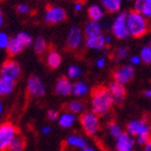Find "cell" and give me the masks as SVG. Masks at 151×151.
Returning a JSON list of instances; mask_svg holds the SVG:
<instances>
[{
    "label": "cell",
    "instance_id": "cell-1",
    "mask_svg": "<svg viewBox=\"0 0 151 151\" xmlns=\"http://www.w3.org/2000/svg\"><path fill=\"white\" fill-rule=\"evenodd\" d=\"M113 98L111 96L108 88L95 87L91 92V108L98 116L107 114L113 106Z\"/></svg>",
    "mask_w": 151,
    "mask_h": 151
},
{
    "label": "cell",
    "instance_id": "cell-2",
    "mask_svg": "<svg viewBox=\"0 0 151 151\" xmlns=\"http://www.w3.org/2000/svg\"><path fill=\"white\" fill-rule=\"evenodd\" d=\"M127 25L130 35L134 38H139L148 32V22L146 17L139 11H130L127 16Z\"/></svg>",
    "mask_w": 151,
    "mask_h": 151
},
{
    "label": "cell",
    "instance_id": "cell-3",
    "mask_svg": "<svg viewBox=\"0 0 151 151\" xmlns=\"http://www.w3.org/2000/svg\"><path fill=\"white\" fill-rule=\"evenodd\" d=\"M19 133L17 127L10 122H5L0 126V150L6 151L12 142L16 139Z\"/></svg>",
    "mask_w": 151,
    "mask_h": 151
},
{
    "label": "cell",
    "instance_id": "cell-4",
    "mask_svg": "<svg viewBox=\"0 0 151 151\" xmlns=\"http://www.w3.org/2000/svg\"><path fill=\"white\" fill-rule=\"evenodd\" d=\"M79 123L87 135H95L99 129L98 115L93 111H85L79 116Z\"/></svg>",
    "mask_w": 151,
    "mask_h": 151
},
{
    "label": "cell",
    "instance_id": "cell-5",
    "mask_svg": "<svg viewBox=\"0 0 151 151\" xmlns=\"http://www.w3.org/2000/svg\"><path fill=\"white\" fill-rule=\"evenodd\" d=\"M127 16H128L127 13H119L112 24V33L119 39H126L128 36H130L127 25Z\"/></svg>",
    "mask_w": 151,
    "mask_h": 151
},
{
    "label": "cell",
    "instance_id": "cell-6",
    "mask_svg": "<svg viewBox=\"0 0 151 151\" xmlns=\"http://www.w3.org/2000/svg\"><path fill=\"white\" fill-rule=\"evenodd\" d=\"M67 19V12L61 6L57 5H48L45 9V20L49 24L60 23Z\"/></svg>",
    "mask_w": 151,
    "mask_h": 151
},
{
    "label": "cell",
    "instance_id": "cell-7",
    "mask_svg": "<svg viewBox=\"0 0 151 151\" xmlns=\"http://www.w3.org/2000/svg\"><path fill=\"white\" fill-rule=\"evenodd\" d=\"M21 74V68L19 63H16L15 60L8 59L1 65V70H0V75L1 78L5 79H11V81H16L19 78Z\"/></svg>",
    "mask_w": 151,
    "mask_h": 151
},
{
    "label": "cell",
    "instance_id": "cell-8",
    "mask_svg": "<svg viewBox=\"0 0 151 151\" xmlns=\"http://www.w3.org/2000/svg\"><path fill=\"white\" fill-rule=\"evenodd\" d=\"M127 131L133 136H142V135H150L151 127L146 119H135L131 121L127 125Z\"/></svg>",
    "mask_w": 151,
    "mask_h": 151
},
{
    "label": "cell",
    "instance_id": "cell-9",
    "mask_svg": "<svg viewBox=\"0 0 151 151\" xmlns=\"http://www.w3.org/2000/svg\"><path fill=\"white\" fill-rule=\"evenodd\" d=\"M134 74L135 70L132 65H123L113 71V79L116 83L126 85L133 79Z\"/></svg>",
    "mask_w": 151,
    "mask_h": 151
},
{
    "label": "cell",
    "instance_id": "cell-10",
    "mask_svg": "<svg viewBox=\"0 0 151 151\" xmlns=\"http://www.w3.org/2000/svg\"><path fill=\"white\" fill-rule=\"evenodd\" d=\"M27 90L28 93L30 94L32 97H42L45 94V88L43 83L39 77L35 75H32L29 77L28 83H27Z\"/></svg>",
    "mask_w": 151,
    "mask_h": 151
},
{
    "label": "cell",
    "instance_id": "cell-11",
    "mask_svg": "<svg viewBox=\"0 0 151 151\" xmlns=\"http://www.w3.org/2000/svg\"><path fill=\"white\" fill-rule=\"evenodd\" d=\"M83 40V33L78 27H72L69 31L68 37H67V48L69 50H77L81 45Z\"/></svg>",
    "mask_w": 151,
    "mask_h": 151
},
{
    "label": "cell",
    "instance_id": "cell-12",
    "mask_svg": "<svg viewBox=\"0 0 151 151\" xmlns=\"http://www.w3.org/2000/svg\"><path fill=\"white\" fill-rule=\"evenodd\" d=\"M108 90L110 92L111 96L113 98V101L115 105H122L126 97V88L124 85L116 81H112L108 86Z\"/></svg>",
    "mask_w": 151,
    "mask_h": 151
},
{
    "label": "cell",
    "instance_id": "cell-13",
    "mask_svg": "<svg viewBox=\"0 0 151 151\" xmlns=\"http://www.w3.org/2000/svg\"><path fill=\"white\" fill-rule=\"evenodd\" d=\"M72 89H73V83H71L70 79L65 76H63L59 79H57L54 87L55 94L59 96H68L72 94Z\"/></svg>",
    "mask_w": 151,
    "mask_h": 151
},
{
    "label": "cell",
    "instance_id": "cell-14",
    "mask_svg": "<svg viewBox=\"0 0 151 151\" xmlns=\"http://www.w3.org/2000/svg\"><path fill=\"white\" fill-rule=\"evenodd\" d=\"M134 139L128 132H123L116 139V150L117 151H132L134 148Z\"/></svg>",
    "mask_w": 151,
    "mask_h": 151
},
{
    "label": "cell",
    "instance_id": "cell-15",
    "mask_svg": "<svg viewBox=\"0 0 151 151\" xmlns=\"http://www.w3.org/2000/svg\"><path fill=\"white\" fill-rule=\"evenodd\" d=\"M107 39L101 34L92 37H87L86 39V47L91 50H101L106 47Z\"/></svg>",
    "mask_w": 151,
    "mask_h": 151
},
{
    "label": "cell",
    "instance_id": "cell-16",
    "mask_svg": "<svg viewBox=\"0 0 151 151\" xmlns=\"http://www.w3.org/2000/svg\"><path fill=\"white\" fill-rule=\"evenodd\" d=\"M65 146L70 147L73 149H83L87 147V142L85 139H83L81 136L77 135V134H71L65 139Z\"/></svg>",
    "mask_w": 151,
    "mask_h": 151
},
{
    "label": "cell",
    "instance_id": "cell-17",
    "mask_svg": "<svg viewBox=\"0 0 151 151\" xmlns=\"http://www.w3.org/2000/svg\"><path fill=\"white\" fill-rule=\"evenodd\" d=\"M24 48L25 47L18 40L17 37H13L11 38L10 43H9L8 48H6V52H8V54L11 57H13V56H16L17 54L20 53Z\"/></svg>",
    "mask_w": 151,
    "mask_h": 151
},
{
    "label": "cell",
    "instance_id": "cell-18",
    "mask_svg": "<svg viewBox=\"0 0 151 151\" xmlns=\"http://www.w3.org/2000/svg\"><path fill=\"white\" fill-rule=\"evenodd\" d=\"M60 63H61L60 54L55 50H51L48 53V55H47V65L51 69H56L60 65Z\"/></svg>",
    "mask_w": 151,
    "mask_h": 151
},
{
    "label": "cell",
    "instance_id": "cell-19",
    "mask_svg": "<svg viewBox=\"0 0 151 151\" xmlns=\"http://www.w3.org/2000/svg\"><path fill=\"white\" fill-rule=\"evenodd\" d=\"M15 89V81L5 78H0V94L1 96L10 95Z\"/></svg>",
    "mask_w": 151,
    "mask_h": 151
},
{
    "label": "cell",
    "instance_id": "cell-20",
    "mask_svg": "<svg viewBox=\"0 0 151 151\" xmlns=\"http://www.w3.org/2000/svg\"><path fill=\"white\" fill-rule=\"evenodd\" d=\"M101 5L106 12L113 14L121 10L122 0H101Z\"/></svg>",
    "mask_w": 151,
    "mask_h": 151
},
{
    "label": "cell",
    "instance_id": "cell-21",
    "mask_svg": "<svg viewBox=\"0 0 151 151\" xmlns=\"http://www.w3.org/2000/svg\"><path fill=\"white\" fill-rule=\"evenodd\" d=\"M101 24L98 23V21L90 20L87 23L86 28H85V33H86L87 37H92V36H96L101 34Z\"/></svg>",
    "mask_w": 151,
    "mask_h": 151
},
{
    "label": "cell",
    "instance_id": "cell-22",
    "mask_svg": "<svg viewBox=\"0 0 151 151\" xmlns=\"http://www.w3.org/2000/svg\"><path fill=\"white\" fill-rule=\"evenodd\" d=\"M75 121H76L75 115H74V113H71V112H65L58 119L59 125L63 128H70V127H72V125L75 123Z\"/></svg>",
    "mask_w": 151,
    "mask_h": 151
},
{
    "label": "cell",
    "instance_id": "cell-23",
    "mask_svg": "<svg viewBox=\"0 0 151 151\" xmlns=\"http://www.w3.org/2000/svg\"><path fill=\"white\" fill-rule=\"evenodd\" d=\"M88 16L90 18V20H94V21L101 20L104 16L103 8H101L97 4H92L88 9Z\"/></svg>",
    "mask_w": 151,
    "mask_h": 151
},
{
    "label": "cell",
    "instance_id": "cell-24",
    "mask_svg": "<svg viewBox=\"0 0 151 151\" xmlns=\"http://www.w3.org/2000/svg\"><path fill=\"white\" fill-rule=\"evenodd\" d=\"M89 92V87L86 83L83 81H76L73 83V89H72V94L74 96H83Z\"/></svg>",
    "mask_w": 151,
    "mask_h": 151
},
{
    "label": "cell",
    "instance_id": "cell-25",
    "mask_svg": "<svg viewBox=\"0 0 151 151\" xmlns=\"http://www.w3.org/2000/svg\"><path fill=\"white\" fill-rule=\"evenodd\" d=\"M65 108L71 113H83L85 110V104L81 101H71L65 105Z\"/></svg>",
    "mask_w": 151,
    "mask_h": 151
},
{
    "label": "cell",
    "instance_id": "cell-26",
    "mask_svg": "<svg viewBox=\"0 0 151 151\" xmlns=\"http://www.w3.org/2000/svg\"><path fill=\"white\" fill-rule=\"evenodd\" d=\"M25 139L22 136L18 135L14 141L12 142L9 148L6 149V151H23L25 148Z\"/></svg>",
    "mask_w": 151,
    "mask_h": 151
},
{
    "label": "cell",
    "instance_id": "cell-27",
    "mask_svg": "<svg viewBox=\"0 0 151 151\" xmlns=\"http://www.w3.org/2000/svg\"><path fill=\"white\" fill-rule=\"evenodd\" d=\"M33 48H34V51L37 55H42L47 51V48H48V45H47V41L43 37H37L34 41V45H33Z\"/></svg>",
    "mask_w": 151,
    "mask_h": 151
},
{
    "label": "cell",
    "instance_id": "cell-28",
    "mask_svg": "<svg viewBox=\"0 0 151 151\" xmlns=\"http://www.w3.org/2000/svg\"><path fill=\"white\" fill-rule=\"evenodd\" d=\"M141 58L144 63L151 65V47H145L142 49Z\"/></svg>",
    "mask_w": 151,
    "mask_h": 151
},
{
    "label": "cell",
    "instance_id": "cell-29",
    "mask_svg": "<svg viewBox=\"0 0 151 151\" xmlns=\"http://www.w3.org/2000/svg\"><path fill=\"white\" fill-rule=\"evenodd\" d=\"M108 130L111 135L114 136L115 139H117V137L123 133V131L121 130V127L116 123H114V122H111V123L108 124Z\"/></svg>",
    "mask_w": 151,
    "mask_h": 151
},
{
    "label": "cell",
    "instance_id": "cell-30",
    "mask_svg": "<svg viewBox=\"0 0 151 151\" xmlns=\"http://www.w3.org/2000/svg\"><path fill=\"white\" fill-rule=\"evenodd\" d=\"M16 37L18 38V40L20 41L24 47H28V45H30L31 43H32V37L29 35L28 33L20 32L16 35Z\"/></svg>",
    "mask_w": 151,
    "mask_h": 151
},
{
    "label": "cell",
    "instance_id": "cell-31",
    "mask_svg": "<svg viewBox=\"0 0 151 151\" xmlns=\"http://www.w3.org/2000/svg\"><path fill=\"white\" fill-rule=\"evenodd\" d=\"M81 70L79 69V67L77 65H70L68 69V77L71 79H74V78H77L81 75Z\"/></svg>",
    "mask_w": 151,
    "mask_h": 151
},
{
    "label": "cell",
    "instance_id": "cell-32",
    "mask_svg": "<svg viewBox=\"0 0 151 151\" xmlns=\"http://www.w3.org/2000/svg\"><path fill=\"white\" fill-rule=\"evenodd\" d=\"M128 55V48L127 47H119L115 50V59L121 60L123 58L127 57Z\"/></svg>",
    "mask_w": 151,
    "mask_h": 151
},
{
    "label": "cell",
    "instance_id": "cell-33",
    "mask_svg": "<svg viewBox=\"0 0 151 151\" xmlns=\"http://www.w3.org/2000/svg\"><path fill=\"white\" fill-rule=\"evenodd\" d=\"M11 38L9 37V35L6 33L1 32L0 33V48L1 49H6L8 48L9 43H10Z\"/></svg>",
    "mask_w": 151,
    "mask_h": 151
},
{
    "label": "cell",
    "instance_id": "cell-34",
    "mask_svg": "<svg viewBox=\"0 0 151 151\" xmlns=\"http://www.w3.org/2000/svg\"><path fill=\"white\" fill-rule=\"evenodd\" d=\"M141 13L146 18H151V0H145Z\"/></svg>",
    "mask_w": 151,
    "mask_h": 151
},
{
    "label": "cell",
    "instance_id": "cell-35",
    "mask_svg": "<svg viewBox=\"0 0 151 151\" xmlns=\"http://www.w3.org/2000/svg\"><path fill=\"white\" fill-rule=\"evenodd\" d=\"M16 10H17V12L20 15H28V14L31 13V8L28 4H24V3H21V4L18 5L17 8H16Z\"/></svg>",
    "mask_w": 151,
    "mask_h": 151
},
{
    "label": "cell",
    "instance_id": "cell-36",
    "mask_svg": "<svg viewBox=\"0 0 151 151\" xmlns=\"http://www.w3.org/2000/svg\"><path fill=\"white\" fill-rule=\"evenodd\" d=\"M150 139H151L150 135H142V136H137V137H136L137 144H139V145H144V146H145Z\"/></svg>",
    "mask_w": 151,
    "mask_h": 151
},
{
    "label": "cell",
    "instance_id": "cell-37",
    "mask_svg": "<svg viewBox=\"0 0 151 151\" xmlns=\"http://www.w3.org/2000/svg\"><path fill=\"white\" fill-rule=\"evenodd\" d=\"M47 115H48L49 119H51V121H56L57 119H59V114L55 110H49Z\"/></svg>",
    "mask_w": 151,
    "mask_h": 151
},
{
    "label": "cell",
    "instance_id": "cell-38",
    "mask_svg": "<svg viewBox=\"0 0 151 151\" xmlns=\"http://www.w3.org/2000/svg\"><path fill=\"white\" fill-rule=\"evenodd\" d=\"M83 5H85V0H76L74 2V10L76 12H79L83 9Z\"/></svg>",
    "mask_w": 151,
    "mask_h": 151
},
{
    "label": "cell",
    "instance_id": "cell-39",
    "mask_svg": "<svg viewBox=\"0 0 151 151\" xmlns=\"http://www.w3.org/2000/svg\"><path fill=\"white\" fill-rule=\"evenodd\" d=\"M144 3H145V0H134V10L139 11V12H142Z\"/></svg>",
    "mask_w": 151,
    "mask_h": 151
},
{
    "label": "cell",
    "instance_id": "cell-40",
    "mask_svg": "<svg viewBox=\"0 0 151 151\" xmlns=\"http://www.w3.org/2000/svg\"><path fill=\"white\" fill-rule=\"evenodd\" d=\"M105 65H106V59H105L104 57L98 58L97 61H96V65H97V68H104Z\"/></svg>",
    "mask_w": 151,
    "mask_h": 151
},
{
    "label": "cell",
    "instance_id": "cell-41",
    "mask_svg": "<svg viewBox=\"0 0 151 151\" xmlns=\"http://www.w3.org/2000/svg\"><path fill=\"white\" fill-rule=\"evenodd\" d=\"M130 60H131V63H133V65H139L142 61V58H141V56H132Z\"/></svg>",
    "mask_w": 151,
    "mask_h": 151
},
{
    "label": "cell",
    "instance_id": "cell-42",
    "mask_svg": "<svg viewBox=\"0 0 151 151\" xmlns=\"http://www.w3.org/2000/svg\"><path fill=\"white\" fill-rule=\"evenodd\" d=\"M50 131H51V128L49 126H45V127H42V129H41V132H42L43 134L50 133Z\"/></svg>",
    "mask_w": 151,
    "mask_h": 151
},
{
    "label": "cell",
    "instance_id": "cell-43",
    "mask_svg": "<svg viewBox=\"0 0 151 151\" xmlns=\"http://www.w3.org/2000/svg\"><path fill=\"white\" fill-rule=\"evenodd\" d=\"M144 151H151V139L148 142V143L145 145V148H144Z\"/></svg>",
    "mask_w": 151,
    "mask_h": 151
},
{
    "label": "cell",
    "instance_id": "cell-44",
    "mask_svg": "<svg viewBox=\"0 0 151 151\" xmlns=\"http://www.w3.org/2000/svg\"><path fill=\"white\" fill-rule=\"evenodd\" d=\"M81 151H96V150H95V149H93V148H91V147H86V148L81 149Z\"/></svg>",
    "mask_w": 151,
    "mask_h": 151
},
{
    "label": "cell",
    "instance_id": "cell-45",
    "mask_svg": "<svg viewBox=\"0 0 151 151\" xmlns=\"http://www.w3.org/2000/svg\"><path fill=\"white\" fill-rule=\"evenodd\" d=\"M3 24V13H0V25Z\"/></svg>",
    "mask_w": 151,
    "mask_h": 151
},
{
    "label": "cell",
    "instance_id": "cell-46",
    "mask_svg": "<svg viewBox=\"0 0 151 151\" xmlns=\"http://www.w3.org/2000/svg\"><path fill=\"white\" fill-rule=\"evenodd\" d=\"M145 95L147 96V97H150L151 98V90H148L145 92Z\"/></svg>",
    "mask_w": 151,
    "mask_h": 151
},
{
    "label": "cell",
    "instance_id": "cell-47",
    "mask_svg": "<svg viewBox=\"0 0 151 151\" xmlns=\"http://www.w3.org/2000/svg\"><path fill=\"white\" fill-rule=\"evenodd\" d=\"M2 112H3V105L1 104L0 105V113H2Z\"/></svg>",
    "mask_w": 151,
    "mask_h": 151
},
{
    "label": "cell",
    "instance_id": "cell-48",
    "mask_svg": "<svg viewBox=\"0 0 151 151\" xmlns=\"http://www.w3.org/2000/svg\"><path fill=\"white\" fill-rule=\"evenodd\" d=\"M149 47H151V41H150V45H149Z\"/></svg>",
    "mask_w": 151,
    "mask_h": 151
},
{
    "label": "cell",
    "instance_id": "cell-49",
    "mask_svg": "<svg viewBox=\"0 0 151 151\" xmlns=\"http://www.w3.org/2000/svg\"><path fill=\"white\" fill-rule=\"evenodd\" d=\"M129 1H131V0H129Z\"/></svg>",
    "mask_w": 151,
    "mask_h": 151
}]
</instances>
